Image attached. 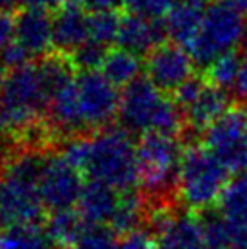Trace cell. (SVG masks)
Wrapping results in <instances>:
<instances>
[{
  "mask_svg": "<svg viewBox=\"0 0 247 249\" xmlns=\"http://www.w3.org/2000/svg\"><path fill=\"white\" fill-rule=\"evenodd\" d=\"M60 153L88 182L115 187L118 191L140 189L138 144L124 127H106L69 139Z\"/></svg>",
  "mask_w": 247,
  "mask_h": 249,
  "instance_id": "cell-1",
  "label": "cell"
},
{
  "mask_svg": "<svg viewBox=\"0 0 247 249\" xmlns=\"http://www.w3.org/2000/svg\"><path fill=\"white\" fill-rule=\"evenodd\" d=\"M46 155L28 147L0 167V228L40 226L46 216L42 200V169Z\"/></svg>",
  "mask_w": 247,
  "mask_h": 249,
  "instance_id": "cell-2",
  "label": "cell"
},
{
  "mask_svg": "<svg viewBox=\"0 0 247 249\" xmlns=\"http://www.w3.org/2000/svg\"><path fill=\"white\" fill-rule=\"evenodd\" d=\"M53 91L38 62L9 71L0 93V137H28L38 131Z\"/></svg>",
  "mask_w": 247,
  "mask_h": 249,
  "instance_id": "cell-3",
  "label": "cell"
},
{
  "mask_svg": "<svg viewBox=\"0 0 247 249\" xmlns=\"http://www.w3.org/2000/svg\"><path fill=\"white\" fill-rule=\"evenodd\" d=\"M138 144L140 189L149 213L175 208L178 202V171L185 145L176 135L147 133Z\"/></svg>",
  "mask_w": 247,
  "mask_h": 249,
  "instance_id": "cell-4",
  "label": "cell"
},
{
  "mask_svg": "<svg viewBox=\"0 0 247 249\" xmlns=\"http://www.w3.org/2000/svg\"><path fill=\"white\" fill-rule=\"evenodd\" d=\"M120 127L131 135L165 133L178 137L184 127V117L175 98L160 91L147 76L124 88L118 111Z\"/></svg>",
  "mask_w": 247,
  "mask_h": 249,
  "instance_id": "cell-5",
  "label": "cell"
},
{
  "mask_svg": "<svg viewBox=\"0 0 247 249\" xmlns=\"http://www.w3.org/2000/svg\"><path fill=\"white\" fill-rule=\"evenodd\" d=\"M233 173L206 145H185L178 171V202L189 213H200L218 204Z\"/></svg>",
  "mask_w": 247,
  "mask_h": 249,
  "instance_id": "cell-6",
  "label": "cell"
},
{
  "mask_svg": "<svg viewBox=\"0 0 247 249\" xmlns=\"http://www.w3.org/2000/svg\"><path fill=\"white\" fill-rule=\"evenodd\" d=\"M247 42V15L233 0H211L196 38L189 46L196 68L211 66L222 56L240 51Z\"/></svg>",
  "mask_w": 247,
  "mask_h": 249,
  "instance_id": "cell-7",
  "label": "cell"
},
{
  "mask_svg": "<svg viewBox=\"0 0 247 249\" xmlns=\"http://www.w3.org/2000/svg\"><path fill=\"white\" fill-rule=\"evenodd\" d=\"M76 209L88 222L107 226L117 235H127L149 220V206L142 191H118L95 182L86 184Z\"/></svg>",
  "mask_w": 247,
  "mask_h": 249,
  "instance_id": "cell-8",
  "label": "cell"
},
{
  "mask_svg": "<svg viewBox=\"0 0 247 249\" xmlns=\"http://www.w3.org/2000/svg\"><path fill=\"white\" fill-rule=\"evenodd\" d=\"M200 142L233 175L247 169V109L229 107L202 133Z\"/></svg>",
  "mask_w": 247,
  "mask_h": 249,
  "instance_id": "cell-9",
  "label": "cell"
},
{
  "mask_svg": "<svg viewBox=\"0 0 247 249\" xmlns=\"http://www.w3.org/2000/svg\"><path fill=\"white\" fill-rule=\"evenodd\" d=\"M76 91L84 131L91 135L111 127V122L118 117L122 98L117 86H113L102 71H80L76 76Z\"/></svg>",
  "mask_w": 247,
  "mask_h": 249,
  "instance_id": "cell-10",
  "label": "cell"
},
{
  "mask_svg": "<svg viewBox=\"0 0 247 249\" xmlns=\"http://www.w3.org/2000/svg\"><path fill=\"white\" fill-rule=\"evenodd\" d=\"M173 98L182 111L184 124L194 133H204L231 107L226 91L198 76L184 84Z\"/></svg>",
  "mask_w": 247,
  "mask_h": 249,
  "instance_id": "cell-11",
  "label": "cell"
},
{
  "mask_svg": "<svg viewBox=\"0 0 247 249\" xmlns=\"http://www.w3.org/2000/svg\"><path fill=\"white\" fill-rule=\"evenodd\" d=\"M88 180L62 153L46 155L42 169V200L49 213L78 208Z\"/></svg>",
  "mask_w": 247,
  "mask_h": 249,
  "instance_id": "cell-12",
  "label": "cell"
},
{
  "mask_svg": "<svg viewBox=\"0 0 247 249\" xmlns=\"http://www.w3.org/2000/svg\"><path fill=\"white\" fill-rule=\"evenodd\" d=\"M196 64L191 53L175 42H164L145 56V76L165 95L173 97L176 91L194 78Z\"/></svg>",
  "mask_w": 247,
  "mask_h": 249,
  "instance_id": "cell-13",
  "label": "cell"
},
{
  "mask_svg": "<svg viewBox=\"0 0 247 249\" xmlns=\"http://www.w3.org/2000/svg\"><path fill=\"white\" fill-rule=\"evenodd\" d=\"M147 222L153 226L157 249H211L194 213L176 208L158 209L149 213Z\"/></svg>",
  "mask_w": 247,
  "mask_h": 249,
  "instance_id": "cell-14",
  "label": "cell"
},
{
  "mask_svg": "<svg viewBox=\"0 0 247 249\" xmlns=\"http://www.w3.org/2000/svg\"><path fill=\"white\" fill-rule=\"evenodd\" d=\"M80 0H66L53 15V46L62 55H71L89 40V17Z\"/></svg>",
  "mask_w": 247,
  "mask_h": 249,
  "instance_id": "cell-15",
  "label": "cell"
},
{
  "mask_svg": "<svg viewBox=\"0 0 247 249\" xmlns=\"http://www.w3.org/2000/svg\"><path fill=\"white\" fill-rule=\"evenodd\" d=\"M216 208L229 226L233 249H247V169L231 177Z\"/></svg>",
  "mask_w": 247,
  "mask_h": 249,
  "instance_id": "cell-16",
  "label": "cell"
},
{
  "mask_svg": "<svg viewBox=\"0 0 247 249\" xmlns=\"http://www.w3.org/2000/svg\"><path fill=\"white\" fill-rule=\"evenodd\" d=\"M167 38L164 18H145L140 15H125L120 22L117 46L138 56H147Z\"/></svg>",
  "mask_w": 247,
  "mask_h": 249,
  "instance_id": "cell-17",
  "label": "cell"
},
{
  "mask_svg": "<svg viewBox=\"0 0 247 249\" xmlns=\"http://www.w3.org/2000/svg\"><path fill=\"white\" fill-rule=\"evenodd\" d=\"M15 42L22 46L31 56L49 55L53 46V17L49 11L24 7L17 13Z\"/></svg>",
  "mask_w": 247,
  "mask_h": 249,
  "instance_id": "cell-18",
  "label": "cell"
},
{
  "mask_svg": "<svg viewBox=\"0 0 247 249\" xmlns=\"http://www.w3.org/2000/svg\"><path fill=\"white\" fill-rule=\"evenodd\" d=\"M206 6L200 0H176L164 17L165 33L171 42L189 49L204 20Z\"/></svg>",
  "mask_w": 247,
  "mask_h": 249,
  "instance_id": "cell-19",
  "label": "cell"
},
{
  "mask_svg": "<svg viewBox=\"0 0 247 249\" xmlns=\"http://www.w3.org/2000/svg\"><path fill=\"white\" fill-rule=\"evenodd\" d=\"M142 68H144V62L140 60L138 55L122 48H115L107 51L100 71L113 86L127 88L129 84L140 78Z\"/></svg>",
  "mask_w": 247,
  "mask_h": 249,
  "instance_id": "cell-20",
  "label": "cell"
},
{
  "mask_svg": "<svg viewBox=\"0 0 247 249\" xmlns=\"http://www.w3.org/2000/svg\"><path fill=\"white\" fill-rule=\"evenodd\" d=\"M89 222L84 218V214L78 209H64L49 213V218L46 220V233L49 238L60 249H69L76 242V238L82 235Z\"/></svg>",
  "mask_w": 247,
  "mask_h": 249,
  "instance_id": "cell-21",
  "label": "cell"
},
{
  "mask_svg": "<svg viewBox=\"0 0 247 249\" xmlns=\"http://www.w3.org/2000/svg\"><path fill=\"white\" fill-rule=\"evenodd\" d=\"M0 249H60L40 226L7 228L0 233Z\"/></svg>",
  "mask_w": 247,
  "mask_h": 249,
  "instance_id": "cell-22",
  "label": "cell"
},
{
  "mask_svg": "<svg viewBox=\"0 0 247 249\" xmlns=\"http://www.w3.org/2000/svg\"><path fill=\"white\" fill-rule=\"evenodd\" d=\"M240 62H242V51L229 53V55L214 60L211 66H207L206 70H204V73H206L204 78L229 95L231 89H233L234 80H236L238 70H240Z\"/></svg>",
  "mask_w": 247,
  "mask_h": 249,
  "instance_id": "cell-23",
  "label": "cell"
},
{
  "mask_svg": "<svg viewBox=\"0 0 247 249\" xmlns=\"http://www.w3.org/2000/svg\"><path fill=\"white\" fill-rule=\"evenodd\" d=\"M122 17L117 11H98L89 15V40H95L109 48L117 44Z\"/></svg>",
  "mask_w": 247,
  "mask_h": 249,
  "instance_id": "cell-24",
  "label": "cell"
},
{
  "mask_svg": "<svg viewBox=\"0 0 247 249\" xmlns=\"http://www.w3.org/2000/svg\"><path fill=\"white\" fill-rule=\"evenodd\" d=\"M120 238L107 226L100 224H88L82 235L76 238V242L69 249H118Z\"/></svg>",
  "mask_w": 247,
  "mask_h": 249,
  "instance_id": "cell-25",
  "label": "cell"
},
{
  "mask_svg": "<svg viewBox=\"0 0 247 249\" xmlns=\"http://www.w3.org/2000/svg\"><path fill=\"white\" fill-rule=\"evenodd\" d=\"M107 51L109 48L95 40H88L69 55V60L78 71H100Z\"/></svg>",
  "mask_w": 247,
  "mask_h": 249,
  "instance_id": "cell-26",
  "label": "cell"
},
{
  "mask_svg": "<svg viewBox=\"0 0 247 249\" xmlns=\"http://www.w3.org/2000/svg\"><path fill=\"white\" fill-rule=\"evenodd\" d=\"M176 0H125L129 13L145 18H164Z\"/></svg>",
  "mask_w": 247,
  "mask_h": 249,
  "instance_id": "cell-27",
  "label": "cell"
},
{
  "mask_svg": "<svg viewBox=\"0 0 247 249\" xmlns=\"http://www.w3.org/2000/svg\"><path fill=\"white\" fill-rule=\"evenodd\" d=\"M118 249H157L155 235L147 229H135L127 235H122Z\"/></svg>",
  "mask_w": 247,
  "mask_h": 249,
  "instance_id": "cell-28",
  "label": "cell"
},
{
  "mask_svg": "<svg viewBox=\"0 0 247 249\" xmlns=\"http://www.w3.org/2000/svg\"><path fill=\"white\" fill-rule=\"evenodd\" d=\"M29 58H31V55H29L22 46H18L17 42L9 44V46L0 53V64L4 66V70H9V71L18 70L22 66L29 64Z\"/></svg>",
  "mask_w": 247,
  "mask_h": 249,
  "instance_id": "cell-29",
  "label": "cell"
},
{
  "mask_svg": "<svg viewBox=\"0 0 247 249\" xmlns=\"http://www.w3.org/2000/svg\"><path fill=\"white\" fill-rule=\"evenodd\" d=\"M15 26H17V13L9 9H0V53L15 42Z\"/></svg>",
  "mask_w": 247,
  "mask_h": 249,
  "instance_id": "cell-30",
  "label": "cell"
},
{
  "mask_svg": "<svg viewBox=\"0 0 247 249\" xmlns=\"http://www.w3.org/2000/svg\"><path fill=\"white\" fill-rule=\"evenodd\" d=\"M229 97L236 98L238 102H247V53H242L240 70H238V75H236Z\"/></svg>",
  "mask_w": 247,
  "mask_h": 249,
  "instance_id": "cell-31",
  "label": "cell"
},
{
  "mask_svg": "<svg viewBox=\"0 0 247 249\" xmlns=\"http://www.w3.org/2000/svg\"><path fill=\"white\" fill-rule=\"evenodd\" d=\"M80 2L88 11L98 13V11H117L125 0H80Z\"/></svg>",
  "mask_w": 247,
  "mask_h": 249,
  "instance_id": "cell-32",
  "label": "cell"
},
{
  "mask_svg": "<svg viewBox=\"0 0 247 249\" xmlns=\"http://www.w3.org/2000/svg\"><path fill=\"white\" fill-rule=\"evenodd\" d=\"M66 0H20L24 7H33V9H44V11H51V9H58Z\"/></svg>",
  "mask_w": 247,
  "mask_h": 249,
  "instance_id": "cell-33",
  "label": "cell"
},
{
  "mask_svg": "<svg viewBox=\"0 0 247 249\" xmlns=\"http://www.w3.org/2000/svg\"><path fill=\"white\" fill-rule=\"evenodd\" d=\"M20 4V0H0V9H9L11 6Z\"/></svg>",
  "mask_w": 247,
  "mask_h": 249,
  "instance_id": "cell-34",
  "label": "cell"
},
{
  "mask_svg": "<svg viewBox=\"0 0 247 249\" xmlns=\"http://www.w3.org/2000/svg\"><path fill=\"white\" fill-rule=\"evenodd\" d=\"M234 4H236V6L240 7L242 11H244V13L247 15V0H233Z\"/></svg>",
  "mask_w": 247,
  "mask_h": 249,
  "instance_id": "cell-35",
  "label": "cell"
},
{
  "mask_svg": "<svg viewBox=\"0 0 247 249\" xmlns=\"http://www.w3.org/2000/svg\"><path fill=\"white\" fill-rule=\"evenodd\" d=\"M4 80H6V75H4V66L0 64V93H2V88H4Z\"/></svg>",
  "mask_w": 247,
  "mask_h": 249,
  "instance_id": "cell-36",
  "label": "cell"
},
{
  "mask_svg": "<svg viewBox=\"0 0 247 249\" xmlns=\"http://www.w3.org/2000/svg\"><path fill=\"white\" fill-rule=\"evenodd\" d=\"M0 160H2V153H0ZM0 167H2V164H0Z\"/></svg>",
  "mask_w": 247,
  "mask_h": 249,
  "instance_id": "cell-37",
  "label": "cell"
}]
</instances>
